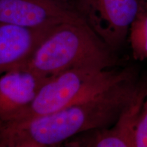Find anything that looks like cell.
<instances>
[{
    "label": "cell",
    "instance_id": "1",
    "mask_svg": "<svg viewBox=\"0 0 147 147\" xmlns=\"http://www.w3.org/2000/svg\"><path fill=\"white\" fill-rule=\"evenodd\" d=\"M139 87L134 78L54 113L23 122L0 123V147L56 146L89 130L110 127Z\"/></svg>",
    "mask_w": 147,
    "mask_h": 147
},
{
    "label": "cell",
    "instance_id": "2",
    "mask_svg": "<svg viewBox=\"0 0 147 147\" xmlns=\"http://www.w3.org/2000/svg\"><path fill=\"white\" fill-rule=\"evenodd\" d=\"M113 53L82 18L53 27L21 67L45 77L81 67L109 69L117 64Z\"/></svg>",
    "mask_w": 147,
    "mask_h": 147
},
{
    "label": "cell",
    "instance_id": "3",
    "mask_svg": "<svg viewBox=\"0 0 147 147\" xmlns=\"http://www.w3.org/2000/svg\"><path fill=\"white\" fill-rule=\"evenodd\" d=\"M134 78L135 73L131 68L81 67L58 73L48 77L30 105L10 123L23 122L58 111Z\"/></svg>",
    "mask_w": 147,
    "mask_h": 147
},
{
    "label": "cell",
    "instance_id": "4",
    "mask_svg": "<svg viewBox=\"0 0 147 147\" xmlns=\"http://www.w3.org/2000/svg\"><path fill=\"white\" fill-rule=\"evenodd\" d=\"M140 0H78L77 10L115 52L123 45L139 10Z\"/></svg>",
    "mask_w": 147,
    "mask_h": 147
},
{
    "label": "cell",
    "instance_id": "5",
    "mask_svg": "<svg viewBox=\"0 0 147 147\" xmlns=\"http://www.w3.org/2000/svg\"><path fill=\"white\" fill-rule=\"evenodd\" d=\"M82 18L69 0H0L1 23L38 28Z\"/></svg>",
    "mask_w": 147,
    "mask_h": 147
},
{
    "label": "cell",
    "instance_id": "6",
    "mask_svg": "<svg viewBox=\"0 0 147 147\" xmlns=\"http://www.w3.org/2000/svg\"><path fill=\"white\" fill-rule=\"evenodd\" d=\"M47 78L23 67L0 75V123L12 122L19 117Z\"/></svg>",
    "mask_w": 147,
    "mask_h": 147
},
{
    "label": "cell",
    "instance_id": "7",
    "mask_svg": "<svg viewBox=\"0 0 147 147\" xmlns=\"http://www.w3.org/2000/svg\"><path fill=\"white\" fill-rule=\"evenodd\" d=\"M54 27L32 28L0 23V75L24 65Z\"/></svg>",
    "mask_w": 147,
    "mask_h": 147
},
{
    "label": "cell",
    "instance_id": "8",
    "mask_svg": "<svg viewBox=\"0 0 147 147\" xmlns=\"http://www.w3.org/2000/svg\"><path fill=\"white\" fill-rule=\"evenodd\" d=\"M65 143L71 147H129L113 127L95 129L75 136Z\"/></svg>",
    "mask_w": 147,
    "mask_h": 147
},
{
    "label": "cell",
    "instance_id": "9",
    "mask_svg": "<svg viewBox=\"0 0 147 147\" xmlns=\"http://www.w3.org/2000/svg\"><path fill=\"white\" fill-rule=\"evenodd\" d=\"M134 59H147V1L140 0L139 10L128 33Z\"/></svg>",
    "mask_w": 147,
    "mask_h": 147
},
{
    "label": "cell",
    "instance_id": "10",
    "mask_svg": "<svg viewBox=\"0 0 147 147\" xmlns=\"http://www.w3.org/2000/svg\"><path fill=\"white\" fill-rule=\"evenodd\" d=\"M135 147H147V90L134 136Z\"/></svg>",
    "mask_w": 147,
    "mask_h": 147
},
{
    "label": "cell",
    "instance_id": "11",
    "mask_svg": "<svg viewBox=\"0 0 147 147\" xmlns=\"http://www.w3.org/2000/svg\"><path fill=\"white\" fill-rule=\"evenodd\" d=\"M146 84H147V83H146Z\"/></svg>",
    "mask_w": 147,
    "mask_h": 147
},
{
    "label": "cell",
    "instance_id": "12",
    "mask_svg": "<svg viewBox=\"0 0 147 147\" xmlns=\"http://www.w3.org/2000/svg\"><path fill=\"white\" fill-rule=\"evenodd\" d=\"M146 1H147V0H146Z\"/></svg>",
    "mask_w": 147,
    "mask_h": 147
}]
</instances>
